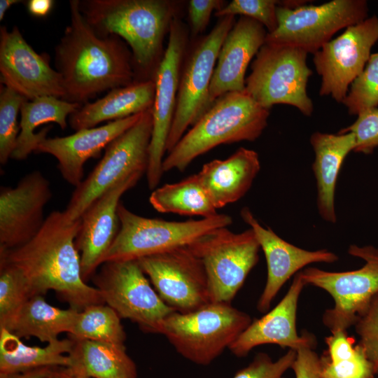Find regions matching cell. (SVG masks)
<instances>
[{"label": "cell", "mask_w": 378, "mask_h": 378, "mask_svg": "<svg viewBox=\"0 0 378 378\" xmlns=\"http://www.w3.org/2000/svg\"><path fill=\"white\" fill-rule=\"evenodd\" d=\"M80 223V218L71 220L64 211H53L29 241L0 251V262L21 272L32 296L44 295L52 290L78 312L104 304L97 288L82 277L80 253L75 244Z\"/></svg>", "instance_id": "6da1fadb"}, {"label": "cell", "mask_w": 378, "mask_h": 378, "mask_svg": "<svg viewBox=\"0 0 378 378\" xmlns=\"http://www.w3.org/2000/svg\"><path fill=\"white\" fill-rule=\"evenodd\" d=\"M70 22L55 48L64 100L84 104L97 94L135 82L132 54L120 37L98 35L79 9L69 1Z\"/></svg>", "instance_id": "7a4b0ae2"}, {"label": "cell", "mask_w": 378, "mask_h": 378, "mask_svg": "<svg viewBox=\"0 0 378 378\" xmlns=\"http://www.w3.org/2000/svg\"><path fill=\"white\" fill-rule=\"evenodd\" d=\"M79 9L98 35H115L128 45L135 82L154 79L164 55V36L177 17V3L167 0H79Z\"/></svg>", "instance_id": "3957f363"}, {"label": "cell", "mask_w": 378, "mask_h": 378, "mask_svg": "<svg viewBox=\"0 0 378 378\" xmlns=\"http://www.w3.org/2000/svg\"><path fill=\"white\" fill-rule=\"evenodd\" d=\"M270 110L244 90L219 97L167 153L162 171L180 172L197 157L222 144L256 140L267 126Z\"/></svg>", "instance_id": "277c9868"}, {"label": "cell", "mask_w": 378, "mask_h": 378, "mask_svg": "<svg viewBox=\"0 0 378 378\" xmlns=\"http://www.w3.org/2000/svg\"><path fill=\"white\" fill-rule=\"evenodd\" d=\"M252 321L230 303L210 302L190 312L171 313L162 322L158 334L181 356L204 366L229 349Z\"/></svg>", "instance_id": "5b68a950"}, {"label": "cell", "mask_w": 378, "mask_h": 378, "mask_svg": "<svg viewBox=\"0 0 378 378\" xmlns=\"http://www.w3.org/2000/svg\"><path fill=\"white\" fill-rule=\"evenodd\" d=\"M307 54L293 46L265 42L251 64L244 91L269 110L287 104L312 115L314 104L307 86L312 71L307 64Z\"/></svg>", "instance_id": "8992f818"}, {"label": "cell", "mask_w": 378, "mask_h": 378, "mask_svg": "<svg viewBox=\"0 0 378 378\" xmlns=\"http://www.w3.org/2000/svg\"><path fill=\"white\" fill-rule=\"evenodd\" d=\"M120 229L103 262L139 260L186 246L215 229L228 227L232 218L217 214L208 218L169 221L137 215L120 202L118 209Z\"/></svg>", "instance_id": "52a82bcc"}, {"label": "cell", "mask_w": 378, "mask_h": 378, "mask_svg": "<svg viewBox=\"0 0 378 378\" xmlns=\"http://www.w3.org/2000/svg\"><path fill=\"white\" fill-rule=\"evenodd\" d=\"M348 253L361 258L365 265L346 272H328L314 267L300 271L306 285L326 291L333 299V307L327 309L322 317L330 332L354 326L378 294V248L351 244Z\"/></svg>", "instance_id": "ba28073f"}, {"label": "cell", "mask_w": 378, "mask_h": 378, "mask_svg": "<svg viewBox=\"0 0 378 378\" xmlns=\"http://www.w3.org/2000/svg\"><path fill=\"white\" fill-rule=\"evenodd\" d=\"M152 131L150 108L105 148L101 160L72 193L64 210L71 220L80 218L94 200L115 184L135 174L146 173Z\"/></svg>", "instance_id": "9c48e42d"}, {"label": "cell", "mask_w": 378, "mask_h": 378, "mask_svg": "<svg viewBox=\"0 0 378 378\" xmlns=\"http://www.w3.org/2000/svg\"><path fill=\"white\" fill-rule=\"evenodd\" d=\"M188 246L203 263L211 302L228 303L258 263L260 249L251 228L235 233L227 227L210 231Z\"/></svg>", "instance_id": "30bf717a"}, {"label": "cell", "mask_w": 378, "mask_h": 378, "mask_svg": "<svg viewBox=\"0 0 378 378\" xmlns=\"http://www.w3.org/2000/svg\"><path fill=\"white\" fill-rule=\"evenodd\" d=\"M92 279L104 304L144 332L158 334L163 320L176 312L151 286L137 260L105 262Z\"/></svg>", "instance_id": "8fae6325"}, {"label": "cell", "mask_w": 378, "mask_h": 378, "mask_svg": "<svg viewBox=\"0 0 378 378\" xmlns=\"http://www.w3.org/2000/svg\"><path fill=\"white\" fill-rule=\"evenodd\" d=\"M235 22L233 15L220 18L212 30L196 43L182 66L167 153L210 107L209 88L218 53Z\"/></svg>", "instance_id": "7c38bea8"}, {"label": "cell", "mask_w": 378, "mask_h": 378, "mask_svg": "<svg viewBox=\"0 0 378 378\" xmlns=\"http://www.w3.org/2000/svg\"><path fill=\"white\" fill-rule=\"evenodd\" d=\"M368 10L365 0H332L295 8L279 6L278 27L267 33L265 42L293 46L314 54L340 29L366 20Z\"/></svg>", "instance_id": "4fadbf2b"}, {"label": "cell", "mask_w": 378, "mask_h": 378, "mask_svg": "<svg viewBox=\"0 0 378 378\" xmlns=\"http://www.w3.org/2000/svg\"><path fill=\"white\" fill-rule=\"evenodd\" d=\"M188 36L185 24L175 18L170 27L164 55L154 76L155 98L152 106L153 131L146 171L148 186L155 190L162 174L166 144L174 118L182 63Z\"/></svg>", "instance_id": "5bb4252c"}, {"label": "cell", "mask_w": 378, "mask_h": 378, "mask_svg": "<svg viewBox=\"0 0 378 378\" xmlns=\"http://www.w3.org/2000/svg\"><path fill=\"white\" fill-rule=\"evenodd\" d=\"M137 260L161 299L176 312H190L211 302L204 267L188 246Z\"/></svg>", "instance_id": "9a60e30c"}, {"label": "cell", "mask_w": 378, "mask_h": 378, "mask_svg": "<svg viewBox=\"0 0 378 378\" xmlns=\"http://www.w3.org/2000/svg\"><path fill=\"white\" fill-rule=\"evenodd\" d=\"M378 41L376 15L347 27L336 38L314 54L313 62L321 77V96H330L342 103L349 88L362 73Z\"/></svg>", "instance_id": "2e32d148"}, {"label": "cell", "mask_w": 378, "mask_h": 378, "mask_svg": "<svg viewBox=\"0 0 378 378\" xmlns=\"http://www.w3.org/2000/svg\"><path fill=\"white\" fill-rule=\"evenodd\" d=\"M0 80L28 100L44 96L64 99L60 74L50 64V57L39 54L16 26L0 27Z\"/></svg>", "instance_id": "e0dca14e"}, {"label": "cell", "mask_w": 378, "mask_h": 378, "mask_svg": "<svg viewBox=\"0 0 378 378\" xmlns=\"http://www.w3.org/2000/svg\"><path fill=\"white\" fill-rule=\"evenodd\" d=\"M52 196L50 181L38 170L27 174L15 187H1L0 251L19 247L38 233Z\"/></svg>", "instance_id": "ac0fdd59"}, {"label": "cell", "mask_w": 378, "mask_h": 378, "mask_svg": "<svg viewBox=\"0 0 378 378\" xmlns=\"http://www.w3.org/2000/svg\"><path fill=\"white\" fill-rule=\"evenodd\" d=\"M142 174H135L115 184L94 200L80 217L75 240L80 253L81 274L87 282L103 262L119 229L118 209L120 198L138 183Z\"/></svg>", "instance_id": "d6986e66"}, {"label": "cell", "mask_w": 378, "mask_h": 378, "mask_svg": "<svg viewBox=\"0 0 378 378\" xmlns=\"http://www.w3.org/2000/svg\"><path fill=\"white\" fill-rule=\"evenodd\" d=\"M258 239L267 262V280L257 302V309L266 312L284 284L304 267L316 262L333 263L338 256L327 249L308 251L299 248L278 236L269 227L260 225L248 207L240 212Z\"/></svg>", "instance_id": "ffe728a7"}, {"label": "cell", "mask_w": 378, "mask_h": 378, "mask_svg": "<svg viewBox=\"0 0 378 378\" xmlns=\"http://www.w3.org/2000/svg\"><path fill=\"white\" fill-rule=\"evenodd\" d=\"M306 286L300 272H298L281 301L260 318L254 319L229 347L238 358L246 356L255 347L274 344L298 351L314 349L315 335L307 331L297 332V310L300 295Z\"/></svg>", "instance_id": "44dd1931"}, {"label": "cell", "mask_w": 378, "mask_h": 378, "mask_svg": "<svg viewBox=\"0 0 378 378\" xmlns=\"http://www.w3.org/2000/svg\"><path fill=\"white\" fill-rule=\"evenodd\" d=\"M141 114L83 129L69 136L46 138L38 144L34 153H47L55 157L62 178L76 188L83 181L86 161L99 156L102 150L136 123Z\"/></svg>", "instance_id": "7402d4cb"}, {"label": "cell", "mask_w": 378, "mask_h": 378, "mask_svg": "<svg viewBox=\"0 0 378 378\" xmlns=\"http://www.w3.org/2000/svg\"><path fill=\"white\" fill-rule=\"evenodd\" d=\"M267 31L258 21L241 16L226 36L209 88V104L230 92L245 89L247 67L266 40Z\"/></svg>", "instance_id": "603a6c76"}, {"label": "cell", "mask_w": 378, "mask_h": 378, "mask_svg": "<svg viewBox=\"0 0 378 378\" xmlns=\"http://www.w3.org/2000/svg\"><path fill=\"white\" fill-rule=\"evenodd\" d=\"M260 169L258 153L241 147L225 160L204 164L199 178L216 209L242 198Z\"/></svg>", "instance_id": "cb8c5ba5"}, {"label": "cell", "mask_w": 378, "mask_h": 378, "mask_svg": "<svg viewBox=\"0 0 378 378\" xmlns=\"http://www.w3.org/2000/svg\"><path fill=\"white\" fill-rule=\"evenodd\" d=\"M352 132L329 134L314 132L310 144L315 153L312 170L316 181V204L319 215L328 223H335V194L339 172L342 163L356 147Z\"/></svg>", "instance_id": "d4e9b609"}, {"label": "cell", "mask_w": 378, "mask_h": 378, "mask_svg": "<svg viewBox=\"0 0 378 378\" xmlns=\"http://www.w3.org/2000/svg\"><path fill=\"white\" fill-rule=\"evenodd\" d=\"M155 92L154 80L112 89L102 98L82 104L69 117V125L78 131L143 113L152 108Z\"/></svg>", "instance_id": "484cf974"}, {"label": "cell", "mask_w": 378, "mask_h": 378, "mask_svg": "<svg viewBox=\"0 0 378 378\" xmlns=\"http://www.w3.org/2000/svg\"><path fill=\"white\" fill-rule=\"evenodd\" d=\"M65 370L90 378H137V368L125 345L88 340H74Z\"/></svg>", "instance_id": "4316f807"}, {"label": "cell", "mask_w": 378, "mask_h": 378, "mask_svg": "<svg viewBox=\"0 0 378 378\" xmlns=\"http://www.w3.org/2000/svg\"><path fill=\"white\" fill-rule=\"evenodd\" d=\"M78 312L70 307L62 309L52 306L43 295H34L0 328H6L20 338L34 337L48 344L59 340L61 333L71 332Z\"/></svg>", "instance_id": "83f0119b"}, {"label": "cell", "mask_w": 378, "mask_h": 378, "mask_svg": "<svg viewBox=\"0 0 378 378\" xmlns=\"http://www.w3.org/2000/svg\"><path fill=\"white\" fill-rule=\"evenodd\" d=\"M82 104L72 103L62 99L44 96L33 100L26 99L20 108V133L11 159L26 160L35 153L38 144L45 139L50 127H45L35 134V130L48 122H55L62 130L67 127V118Z\"/></svg>", "instance_id": "f1b7e54d"}, {"label": "cell", "mask_w": 378, "mask_h": 378, "mask_svg": "<svg viewBox=\"0 0 378 378\" xmlns=\"http://www.w3.org/2000/svg\"><path fill=\"white\" fill-rule=\"evenodd\" d=\"M74 341L57 340L44 347L28 346L20 338L0 328V372H19L41 368H66Z\"/></svg>", "instance_id": "f546056e"}, {"label": "cell", "mask_w": 378, "mask_h": 378, "mask_svg": "<svg viewBox=\"0 0 378 378\" xmlns=\"http://www.w3.org/2000/svg\"><path fill=\"white\" fill-rule=\"evenodd\" d=\"M149 202L160 213H174L208 218L217 214L197 174L179 182L167 183L153 190Z\"/></svg>", "instance_id": "4dcf8cb0"}, {"label": "cell", "mask_w": 378, "mask_h": 378, "mask_svg": "<svg viewBox=\"0 0 378 378\" xmlns=\"http://www.w3.org/2000/svg\"><path fill=\"white\" fill-rule=\"evenodd\" d=\"M325 342L328 349L321 356V378H374L363 348L346 330L331 332Z\"/></svg>", "instance_id": "1f68e13d"}, {"label": "cell", "mask_w": 378, "mask_h": 378, "mask_svg": "<svg viewBox=\"0 0 378 378\" xmlns=\"http://www.w3.org/2000/svg\"><path fill=\"white\" fill-rule=\"evenodd\" d=\"M120 319L107 304L90 305L78 312L69 337L124 345L126 334Z\"/></svg>", "instance_id": "d6a6232c"}, {"label": "cell", "mask_w": 378, "mask_h": 378, "mask_svg": "<svg viewBox=\"0 0 378 378\" xmlns=\"http://www.w3.org/2000/svg\"><path fill=\"white\" fill-rule=\"evenodd\" d=\"M27 99L13 88H0V163L6 164L15 149L20 126L18 115Z\"/></svg>", "instance_id": "836d02e7"}, {"label": "cell", "mask_w": 378, "mask_h": 378, "mask_svg": "<svg viewBox=\"0 0 378 378\" xmlns=\"http://www.w3.org/2000/svg\"><path fill=\"white\" fill-rule=\"evenodd\" d=\"M350 115L378 106V52L371 54L362 73L353 81L342 102Z\"/></svg>", "instance_id": "e575fe53"}, {"label": "cell", "mask_w": 378, "mask_h": 378, "mask_svg": "<svg viewBox=\"0 0 378 378\" xmlns=\"http://www.w3.org/2000/svg\"><path fill=\"white\" fill-rule=\"evenodd\" d=\"M31 297L21 272L13 266L0 262V328Z\"/></svg>", "instance_id": "d590c367"}, {"label": "cell", "mask_w": 378, "mask_h": 378, "mask_svg": "<svg viewBox=\"0 0 378 378\" xmlns=\"http://www.w3.org/2000/svg\"><path fill=\"white\" fill-rule=\"evenodd\" d=\"M281 1L275 0H233L214 13L218 18L240 15L253 19L262 24L267 33L278 27L276 8Z\"/></svg>", "instance_id": "8d00e7d4"}, {"label": "cell", "mask_w": 378, "mask_h": 378, "mask_svg": "<svg viewBox=\"0 0 378 378\" xmlns=\"http://www.w3.org/2000/svg\"><path fill=\"white\" fill-rule=\"evenodd\" d=\"M363 348L374 375H378V294L373 298L366 312L354 325Z\"/></svg>", "instance_id": "74e56055"}, {"label": "cell", "mask_w": 378, "mask_h": 378, "mask_svg": "<svg viewBox=\"0 0 378 378\" xmlns=\"http://www.w3.org/2000/svg\"><path fill=\"white\" fill-rule=\"evenodd\" d=\"M296 357V351H288L278 358L272 360L266 353L257 354L253 360L246 367L238 370L232 378H282Z\"/></svg>", "instance_id": "f35d334b"}, {"label": "cell", "mask_w": 378, "mask_h": 378, "mask_svg": "<svg viewBox=\"0 0 378 378\" xmlns=\"http://www.w3.org/2000/svg\"><path fill=\"white\" fill-rule=\"evenodd\" d=\"M352 132L356 136L354 152L370 154L378 146V108L365 111L356 120L337 134Z\"/></svg>", "instance_id": "ab89813d"}, {"label": "cell", "mask_w": 378, "mask_h": 378, "mask_svg": "<svg viewBox=\"0 0 378 378\" xmlns=\"http://www.w3.org/2000/svg\"><path fill=\"white\" fill-rule=\"evenodd\" d=\"M225 4L221 0H190L188 10L192 36L201 34L208 25L212 12L219 10Z\"/></svg>", "instance_id": "60d3db41"}, {"label": "cell", "mask_w": 378, "mask_h": 378, "mask_svg": "<svg viewBox=\"0 0 378 378\" xmlns=\"http://www.w3.org/2000/svg\"><path fill=\"white\" fill-rule=\"evenodd\" d=\"M291 369L295 378H321V357L313 349L302 348L296 351Z\"/></svg>", "instance_id": "b9f144b4"}, {"label": "cell", "mask_w": 378, "mask_h": 378, "mask_svg": "<svg viewBox=\"0 0 378 378\" xmlns=\"http://www.w3.org/2000/svg\"><path fill=\"white\" fill-rule=\"evenodd\" d=\"M57 368H41L19 372H0V378H47Z\"/></svg>", "instance_id": "7bdbcfd3"}, {"label": "cell", "mask_w": 378, "mask_h": 378, "mask_svg": "<svg viewBox=\"0 0 378 378\" xmlns=\"http://www.w3.org/2000/svg\"><path fill=\"white\" fill-rule=\"evenodd\" d=\"M53 4L52 0H29L27 2V8L31 15L41 18L48 15Z\"/></svg>", "instance_id": "ee69618b"}, {"label": "cell", "mask_w": 378, "mask_h": 378, "mask_svg": "<svg viewBox=\"0 0 378 378\" xmlns=\"http://www.w3.org/2000/svg\"><path fill=\"white\" fill-rule=\"evenodd\" d=\"M20 2L19 0H1L0 1V21L3 20L6 11L14 4Z\"/></svg>", "instance_id": "f6af8a7d"}, {"label": "cell", "mask_w": 378, "mask_h": 378, "mask_svg": "<svg viewBox=\"0 0 378 378\" xmlns=\"http://www.w3.org/2000/svg\"><path fill=\"white\" fill-rule=\"evenodd\" d=\"M58 371L61 378H90L71 374L68 372L64 368H59Z\"/></svg>", "instance_id": "bcb514c9"}, {"label": "cell", "mask_w": 378, "mask_h": 378, "mask_svg": "<svg viewBox=\"0 0 378 378\" xmlns=\"http://www.w3.org/2000/svg\"><path fill=\"white\" fill-rule=\"evenodd\" d=\"M58 369H59V368H56L55 370V371L50 376H48L47 378H61V377L59 375V371H58Z\"/></svg>", "instance_id": "7dc6e473"}, {"label": "cell", "mask_w": 378, "mask_h": 378, "mask_svg": "<svg viewBox=\"0 0 378 378\" xmlns=\"http://www.w3.org/2000/svg\"><path fill=\"white\" fill-rule=\"evenodd\" d=\"M282 378H285V377H282Z\"/></svg>", "instance_id": "c3c4849f"}]
</instances>
